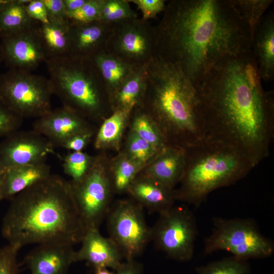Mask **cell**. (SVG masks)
<instances>
[{
	"label": "cell",
	"instance_id": "277c9868",
	"mask_svg": "<svg viewBox=\"0 0 274 274\" xmlns=\"http://www.w3.org/2000/svg\"><path fill=\"white\" fill-rule=\"evenodd\" d=\"M156 122L166 144L186 148L206 135L197 114L195 89L177 67L154 55L147 63L142 104Z\"/></svg>",
	"mask_w": 274,
	"mask_h": 274
},
{
	"label": "cell",
	"instance_id": "9a60e30c",
	"mask_svg": "<svg viewBox=\"0 0 274 274\" xmlns=\"http://www.w3.org/2000/svg\"><path fill=\"white\" fill-rule=\"evenodd\" d=\"M90 129L85 118L62 106L36 119L32 125V130L46 138L54 148L61 147L72 136Z\"/></svg>",
	"mask_w": 274,
	"mask_h": 274
},
{
	"label": "cell",
	"instance_id": "f1b7e54d",
	"mask_svg": "<svg viewBox=\"0 0 274 274\" xmlns=\"http://www.w3.org/2000/svg\"><path fill=\"white\" fill-rule=\"evenodd\" d=\"M242 21L249 29L252 41L254 33L272 0H230Z\"/></svg>",
	"mask_w": 274,
	"mask_h": 274
},
{
	"label": "cell",
	"instance_id": "603a6c76",
	"mask_svg": "<svg viewBox=\"0 0 274 274\" xmlns=\"http://www.w3.org/2000/svg\"><path fill=\"white\" fill-rule=\"evenodd\" d=\"M111 99L127 78L138 65H134L119 56L102 51L91 57Z\"/></svg>",
	"mask_w": 274,
	"mask_h": 274
},
{
	"label": "cell",
	"instance_id": "5b68a950",
	"mask_svg": "<svg viewBox=\"0 0 274 274\" xmlns=\"http://www.w3.org/2000/svg\"><path fill=\"white\" fill-rule=\"evenodd\" d=\"M177 200L199 206L213 191L234 184L255 166L240 149L206 136L185 148Z\"/></svg>",
	"mask_w": 274,
	"mask_h": 274
},
{
	"label": "cell",
	"instance_id": "d6986e66",
	"mask_svg": "<svg viewBox=\"0 0 274 274\" xmlns=\"http://www.w3.org/2000/svg\"><path fill=\"white\" fill-rule=\"evenodd\" d=\"M131 199L151 213H162L174 206L175 189L140 173L128 188Z\"/></svg>",
	"mask_w": 274,
	"mask_h": 274
},
{
	"label": "cell",
	"instance_id": "ab89813d",
	"mask_svg": "<svg viewBox=\"0 0 274 274\" xmlns=\"http://www.w3.org/2000/svg\"><path fill=\"white\" fill-rule=\"evenodd\" d=\"M93 135L92 129L78 133L66 140L61 148L72 152L83 151Z\"/></svg>",
	"mask_w": 274,
	"mask_h": 274
},
{
	"label": "cell",
	"instance_id": "7bdbcfd3",
	"mask_svg": "<svg viewBox=\"0 0 274 274\" xmlns=\"http://www.w3.org/2000/svg\"><path fill=\"white\" fill-rule=\"evenodd\" d=\"M120 0H102L100 21L117 7Z\"/></svg>",
	"mask_w": 274,
	"mask_h": 274
},
{
	"label": "cell",
	"instance_id": "c3c4849f",
	"mask_svg": "<svg viewBox=\"0 0 274 274\" xmlns=\"http://www.w3.org/2000/svg\"><path fill=\"white\" fill-rule=\"evenodd\" d=\"M3 60V51L2 49L0 43V63L2 62V61Z\"/></svg>",
	"mask_w": 274,
	"mask_h": 274
},
{
	"label": "cell",
	"instance_id": "d590c367",
	"mask_svg": "<svg viewBox=\"0 0 274 274\" xmlns=\"http://www.w3.org/2000/svg\"><path fill=\"white\" fill-rule=\"evenodd\" d=\"M23 119L9 110L0 101V138L19 130Z\"/></svg>",
	"mask_w": 274,
	"mask_h": 274
},
{
	"label": "cell",
	"instance_id": "ffe728a7",
	"mask_svg": "<svg viewBox=\"0 0 274 274\" xmlns=\"http://www.w3.org/2000/svg\"><path fill=\"white\" fill-rule=\"evenodd\" d=\"M185 152V148L166 145L141 173L170 188L175 189L183 175Z\"/></svg>",
	"mask_w": 274,
	"mask_h": 274
},
{
	"label": "cell",
	"instance_id": "7a4b0ae2",
	"mask_svg": "<svg viewBox=\"0 0 274 274\" xmlns=\"http://www.w3.org/2000/svg\"><path fill=\"white\" fill-rule=\"evenodd\" d=\"M155 55L195 88L223 59L251 50L249 29L230 0H172L154 27Z\"/></svg>",
	"mask_w": 274,
	"mask_h": 274
},
{
	"label": "cell",
	"instance_id": "2e32d148",
	"mask_svg": "<svg viewBox=\"0 0 274 274\" xmlns=\"http://www.w3.org/2000/svg\"><path fill=\"white\" fill-rule=\"evenodd\" d=\"M80 249L75 251V261H85L94 270L111 268L116 270L122 262L123 257L115 243L102 236L99 229L85 231Z\"/></svg>",
	"mask_w": 274,
	"mask_h": 274
},
{
	"label": "cell",
	"instance_id": "4316f807",
	"mask_svg": "<svg viewBox=\"0 0 274 274\" xmlns=\"http://www.w3.org/2000/svg\"><path fill=\"white\" fill-rule=\"evenodd\" d=\"M70 25L67 21L40 24V31L49 58L70 55Z\"/></svg>",
	"mask_w": 274,
	"mask_h": 274
},
{
	"label": "cell",
	"instance_id": "484cf974",
	"mask_svg": "<svg viewBox=\"0 0 274 274\" xmlns=\"http://www.w3.org/2000/svg\"><path fill=\"white\" fill-rule=\"evenodd\" d=\"M132 111L115 110L101 123L94 140L96 149H118L127 121Z\"/></svg>",
	"mask_w": 274,
	"mask_h": 274
},
{
	"label": "cell",
	"instance_id": "e0dca14e",
	"mask_svg": "<svg viewBox=\"0 0 274 274\" xmlns=\"http://www.w3.org/2000/svg\"><path fill=\"white\" fill-rule=\"evenodd\" d=\"M75 253L70 244H40L27 254L24 262L31 274H67L75 262Z\"/></svg>",
	"mask_w": 274,
	"mask_h": 274
},
{
	"label": "cell",
	"instance_id": "f35d334b",
	"mask_svg": "<svg viewBox=\"0 0 274 274\" xmlns=\"http://www.w3.org/2000/svg\"><path fill=\"white\" fill-rule=\"evenodd\" d=\"M45 4L49 22L62 23L68 21L63 0H42Z\"/></svg>",
	"mask_w": 274,
	"mask_h": 274
},
{
	"label": "cell",
	"instance_id": "5bb4252c",
	"mask_svg": "<svg viewBox=\"0 0 274 274\" xmlns=\"http://www.w3.org/2000/svg\"><path fill=\"white\" fill-rule=\"evenodd\" d=\"M40 27L1 39L3 60L10 68L32 72L48 59Z\"/></svg>",
	"mask_w": 274,
	"mask_h": 274
},
{
	"label": "cell",
	"instance_id": "e575fe53",
	"mask_svg": "<svg viewBox=\"0 0 274 274\" xmlns=\"http://www.w3.org/2000/svg\"><path fill=\"white\" fill-rule=\"evenodd\" d=\"M20 249L10 244L0 248V274H19L17 255Z\"/></svg>",
	"mask_w": 274,
	"mask_h": 274
},
{
	"label": "cell",
	"instance_id": "d4e9b609",
	"mask_svg": "<svg viewBox=\"0 0 274 274\" xmlns=\"http://www.w3.org/2000/svg\"><path fill=\"white\" fill-rule=\"evenodd\" d=\"M30 0H10L0 12V39L40 24L27 15L25 5Z\"/></svg>",
	"mask_w": 274,
	"mask_h": 274
},
{
	"label": "cell",
	"instance_id": "ba28073f",
	"mask_svg": "<svg viewBox=\"0 0 274 274\" xmlns=\"http://www.w3.org/2000/svg\"><path fill=\"white\" fill-rule=\"evenodd\" d=\"M53 95L48 78L31 72L10 68L0 76V101L23 119L51 111Z\"/></svg>",
	"mask_w": 274,
	"mask_h": 274
},
{
	"label": "cell",
	"instance_id": "d6a6232c",
	"mask_svg": "<svg viewBox=\"0 0 274 274\" xmlns=\"http://www.w3.org/2000/svg\"><path fill=\"white\" fill-rule=\"evenodd\" d=\"M158 152L148 142L130 132L125 153L132 160L145 166Z\"/></svg>",
	"mask_w": 274,
	"mask_h": 274
},
{
	"label": "cell",
	"instance_id": "836d02e7",
	"mask_svg": "<svg viewBox=\"0 0 274 274\" xmlns=\"http://www.w3.org/2000/svg\"><path fill=\"white\" fill-rule=\"evenodd\" d=\"M102 0H87L79 9L67 15L68 20L75 23H87L100 21Z\"/></svg>",
	"mask_w": 274,
	"mask_h": 274
},
{
	"label": "cell",
	"instance_id": "ee69618b",
	"mask_svg": "<svg viewBox=\"0 0 274 274\" xmlns=\"http://www.w3.org/2000/svg\"><path fill=\"white\" fill-rule=\"evenodd\" d=\"M87 0H63L67 16L79 9Z\"/></svg>",
	"mask_w": 274,
	"mask_h": 274
},
{
	"label": "cell",
	"instance_id": "52a82bcc",
	"mask_svg": "<svg viewBox=\"0 0 274 274\" xmlns=\"http://www.w3.org/2000/svg\"><path fill=\"white\" fill-rule=\"evenodd\" d=\"M211 234L204 241V251L211 254L220 250L247 261L271 256L273 242L261 233L256 223L248 219H213Z\"/></svg>",
	"mask_w": 274,
	"mask_h": 274
},
{
	"label": "cell",
	"instance_id": "74e56055",
	"mask_svg": "<svg viewBox=\"0 0 274 274\" xmlns=\"http://www.w3.org/2000/svg\"><path fill=\"white\" fill-rule=\"evenodd\" d=\"M135 18H137L136 14L131 8L127 1L120 0L116 9L100 21L113 24Z\"/></svg>",
	"mask_w": 274,
	"mask_h": 274
},
{
	"label": "cell",
	"instance_id": "f546056e",
	"mask_svg": "<svg viewBox=\"0 0 274 274\" xmlns=\"http://www.w3.org/2000/svg\"><path fill=\"white\" fill-rule=\"evenodd\" d=\"M131 131L150 144L158 151L166 145L159 126L146 112L141 111L135 114Z\"/></svg>",
	"mask_w": 274,
	"mask_h": 274
},
{
	"label": "cell",
	"instance_id": "4fadbf2b",
	"mask_svg": "<svg viewBox=\"0 0 274 274\" xmlns=\"http://www.w3.org/2000/svg\"><path fill=\"white\" fill-rule=\"evenodd\" d=\"M55 148L33 130H17L0 143V162L6 169L46 162Z\"/></svg>",
	"mask_w": 274,
	"mask_h": 274
},
{
	"label": "cell",
	"instance_id": "cb8c5ba5",
	"mask_svg": "<svg viewBox=\"0 0 274 274\" xmlns=\"http://www.w3.org/2000/svg\"><path fill=\"white\" fill-rule=\"evenodd\" d=\"M147 63L136 66L115 93L111 99L114 110L133 111L142 104L146 86Z\"/></svg>",
	"mask_w": 274,
	"mask_h": 274
},
{
	"label": "cell",
	"instance_id": "bcb514c9",
	"mask_svg": "<svg viewBox=\"0 0 274 274\" xmlns=\"http://www.w3.org/2000/svg\"><path fill=\"white\" fill-rule=\"evenodd\" d=\"M6 170V169L3 166L0 162V184L4 178Z\"/></svg>",
	"mask_w": 274,
	"mask_h": 274
},
{
	"label": "cell",
	"instance_id": "1f68e13d",
	"mask_svg": "<svg viewBox=\"0 0 274 274\" xmlns=\"http://www.w3.org/2000/svg\"><path fill=\"white\" fill-rule=\"evenodd\" d=\"M197 274H251L247 261L231 256L196 268Z\"/></svg>",
	"mask_w": 274,
	"mask_h": 274
},
{
	"label": "cell",
	"instance_id": "9c48e42d",
	"mask_svg": "<svg viewBox=\"0 0 274 274\" xmlns=\"http://www.w3.org/2000/svg\"><path fill=\"white\" fill-rule=\"evenodd\" d=\"M105 161L101 156H95L90 169L80 181H69L85 230L99 229L111 207L113 191Z\"/></svg>",
	"mask_w": 274,
	"mask_h": 274
},
{
	"label": "cell",
	"instance_id": "8992f818",
	"mask_svg": "<svg viewBox=\"0 0 274 274\" xmlns=\"http://www.w3.org/2000/svg\"><path fill=\"white\" fill-rule=\"evenodd\" d=\"M45 64L53 94L62 106L86 119L102 117L106 89L91 57L67 55L49 58Z\"/></svg>",
	"mask_w": 274,
	"mask_h": 274
},
{
	"label": "cell",
	"instance_id": "8d00e7d4",
	"mask_svg": "<svg viewBox=\"0 0 274 274\" xmlns=\"http://www.w3.org/2000/svg\"><path fill=\"white\" fill-rule=\"evenodd\" d=\"M135 5L142 13V19L148 21L164 11L166 4L164 0H127Z\"/></svg>",
	"mask_w": 274,
	"mask_h": 274
},
{
	"label": "cell",
	"instance_id": "7402d4cb",
	"mask_svg": "<svg viewBox=\"0 0 274 274\" xmlns=\"http://www.w3.org/2000/svg\"><path fill=\"white\" fill-rule=\"evenodd\" d=\"M46 162L16 166L6 169L0 184V201L14 196L52 174Z\"/></svg>",
	"mask_w": 274,
	"mask_h": 274
},
{
	"label": "cell",
	"instance_id": "30bf717a",
	"mask_svg": "<svg viewBox=\"0 0 274 274\" xmlns=\"http://www.w3.org/2000/svg\"><path fill=\"white\" fill-rule=\"evenodd\" d=\"M106 217L109 237L125 260H134L151 241L144 209L131 199H122L111 206Z\"/></svg>",
	"mask_w": 274,
	"mask_h": 274
},
{
	"label": "cell",
	"instance_id": "6da1fadb",
	"mask_svg": "<svg viewBox=\"0 0 274 274\" xmlns=\"http://www.w3.org/2000/svg\"><path fill=\"white\" fill-rule=\"evenodd\" d=\"M252 50L226 57L195 88L206 136L242 150L256 166L273 137L274 98L261 84Z\"/></svg>",
	"mask_w": 274,
	"mask_h": 274
},
{
	"label": "cell",
	"instance_id": "7c38bea8",
	"mask_svg": "<svg viewBox=\"0 0 274 274\" xmlns=\"http://www.w3.org/2000/svg\"><path fill=\"white\" fill-rule=\"evenodd\" d=\"M155 49L154 27L148 21L135 18L113 24L105 51L140 65L154 56Z\"/></svg>",
	"mask_w": 274,
	"mask_h": 274
},
{
	"label": "cell",
	"instance_id": "8fae6325",
	"mask_svg": "<svg viewBox=\"0 0 274 274\" xmlns=\"http://www.w3.org/2000/svg\"><path fill=\"white\" fill-rule=\"evenodd\" d=\"M159 215L151 228V240L168 257L181 262L190 260L197 234L193 214L185 207L173 206Z\"/></svg>",
	"mask_w": 274,
	"mask_h": 274
},
{
	"label": "cell",
	"instance_id": "b9f144b4",
	"mask_svg": "<svg viewBox=\"0 0 274 274\" xmlns=\"http://www.w3.org/2000/svg\"><path fill=\"white\" fill-rule=\"evenodd\" d=\"M115 271V274H143V267L134 260H125Z\"/></svg>",
	"mask_w": 274,
	"mask_h": 274
},
{
	"label": "cell",
	"instance_id": "3957f363",
	"mask_svg": "<svg viewBox=\"0 0 274 274\" xmlns=\"http://www.w3.org/2000/svg\"><path fill=\"white\" fill-rule=\"evenodd\" d=\"M3 236L21 248L32 244L81 243L85 232L69 181L51 174L11 199Z\"/></svg>",
	"mask_w": 274,
	"mask_h": 274
},
{
	"label": "cell",
	"instance_id": "ac0fdd59",
	"mask_svg": "<svg viewBox=\"0 0 274 274\" xmlns=\"http://www.w3.org/2000/svg\"><path fill=\"white\" fill-rule=\"evenodd\" d=\"M112 27L113 24L102 21L87 23L71 22L69 55L91 57L105 51Z\"/></svg>",
	"mask_w": 274,
	"mask_h": 274
},
{
	"label": "cell",
	"instance_id": "83f0119b",
	"mask_svg": "<svg viewBox=\"0 0 274 274\" xmlns=\"http://www.w3.org/2000/svg\"><path fill=\"white\" fill-rule=\"evenodd\" d=\"M125 152L119 155L114 160L110 172L113 192L127 193L134 180L144 168Z\"/></svg>",
	"mask_w": 274,
	"mask_h": 274
},
{
	"label": "cell",
	"instance_id": "7dc6e473",
	"mask_svg": "<svg viewBox=\"0 0 274 274\" xmlns=\"http://www.w3.org/2000/svg\"><path fill=\"white\" fill-rule=\"evenodd\" d=\"M10 0H0V12Z\"/></svg>",
	"mask_w": 274,
	"mask_h": 274
},
{
	"label": "cell",
	"instance_id": "44dd1931",
	"mask_svg": "<svg viewBox=\"0 0 274 274\" xmlns=\"http://www.w3.org/2000/svg\"><path fill=\"white\" fill-rule=\"evenodd\" d=\"M251 50L261 80L274 78V12L265 13L255 30Z\"/></svg>",
	"mask_w": 274,
	"mask_h": 274
},
{
	"label": "cell",
	"instance_id": "4dcf8cb0",
	"mask_svg": "<svg viewBox=\"0 0 274 274\" xmlns=\"http://www.w3.org/2000/svg\"><path fill=\"white\" fill-rule=\"evenodd\" d=\"M95 157L83 151H70L63 158L64 173L70 176L74 183L80 181L87 174L94 162Z\"/></svg>",
	"mask_w": 274,
	"mask_h": 274
},
{
	"label": "cell",
	"instance_id": "f6af8a7d",
	"mask_svg": "<svg viewBox=\"0 0 274 274\" xmlns=\"http://www.w3.org/2000/svg\"><path fill=\"white\" fill-rule=\"evenodd\" d=\"M94 274H115L107 268H98L94 270Z\"/></svg>",
	"mask_w": 274,
	"mask_h": 274
},
{
	"label": "cell",
	"instance_id": "60d3db41",
	"mask_svg": "<svg viewBox=\"0 0 274 274\" xmlns=\"http://www.w3.org/2000/svg\"><path fill=\"white\" fill-rule=\"evenodd\" d=\"M25 9L28 16L34 21L40 24L49 23L47 9L42 0H30L25 5Z\"/></svg>",
	"mask_w": 274,
	"mask_h": 274
}]
</instances>
